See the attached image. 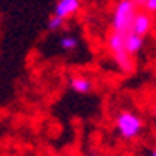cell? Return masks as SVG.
<instances>
[{
	"instance_id": "cell-7",
	"label": "cell",
	"mask_w": 156,
	"mask_h": 156,
	"mask_svg": "<svg viewBox=\"0 0 156 156\" xmlns=\"http://www.w3.org/2000/svg\"><path fill=\"white\" fill-rule=\"evenodd\" d=\"M70 87L76 93H79V94H86V93H89L93 89V83L87 77H84V76H74L70 79Z\"/></svg>"
},
{
	"instance_id": "cell-6",
	"label": "cell",
	"mask_w": 156,
	"mask_h": 156,
	"mask_svg": "<svg viewBox=\"0 0 156 156\" xmlns=\"http://www.w3.org/2000/svg\"><path fill=\"white\" fill-rule=\"evenodd\" d=\"M142 45H144V38L136 34V33H129L125 36V48L130 55H137L142 50Z\"/></svg>"
},
{
	"instance_id": "cell-12",
	"label": "cell",
	"mask_w": 156,
	"mask_h": 156,
	"mask_svg": "<svg viewBox=\"0 0 156 156\" xmlns=\"http://www.w3.org/2000/svg\"><path fill=\"white\" fill-rule=\"evenodd\" d=\"M149 156H156V147H154V149H151V153H149Z\"/></svg>"
},
{
	"instance_id": "cell-1",
	"label": "cell",
	"mask_w": 156,
	"mask_h": 156,
	"mask_svg": "<svg viewBox=\"0 0 156 156\" xmlns=\"http://www.w3.org/2000/svg\"><path fill=\"white\" fill-rule=\"evenodd\" d=\"M137 5L132 0H120L113 10V19H112V28L115 33H119L122 36H127L129 33H132V24Z\"/></svg>"
},
{
	"instance_id": "cell-4",
	"label": "cell",
	"mask_w": 156,
	"mask_h": 156,
	"mask_svg": "<svg viewBox=\"0 0 156 156\" xmlns=\"http://www.w3.org/2000/svg\"><path fill=\"white\" fill-rule=\"evenodd\" d=\"M79 7H81V0H58L57 5H55L53 16H57V17L65 21L67 17L76 14L79 10Z\"/></svg>"
},
{
	"instance_id": "cell-9",
	"label": "cell",
	"mask_w": 156,
	"mask_h": 156,
	"mask_svg": "<svg viewBox=\"0 0 156 156\" xmlns=\"http://www.w3.org/2000/svg\"><path fill=\"white\" fill-rule=\"evenodd\" d=\"M64 19L57 17V16H51L50 19H48V24H46V28H48V31H58L62 26H64Z\"/></svg>"
},
{
	"instance_id": "cell-5",
	"label": "cell",
	"mask_w": 156,
	"mask_h": 156,
	"mask_svg": "<svg viewBox=\"0 0 156 156\" xmlns=\"http://www.w3.org/2000/svg\"><path fill=\"white\" fill-rule=\"evenodd\" d=\"M149 31H151V17H149L146 12H137L136 17H134L132 33H136V34L144 38Z\"/></svg>"
},
{
	"instance_id": "cell-3",
	"label": "cell",
	"mask_w": 156,
	"mask_h": 156,
	"mask_svg": "<svg viewBox=\"0 0 156 156\" xmlns=\"http://www.w3.org/2000/svg\"><path fill=\"white\" fill-rule=\"evenodd\" d=\"M115 127H117V132L120 137L125 141H130L141 134L144 125H142V120L139 115L132 113V112H122L115 120Z\"/></svg>"
},
{
	"instance_id": "cell-2",
	"label": "cell",
	"mask_w": 156,
	"mask_h": 156,
	"mask_svg": "<svg viewBox=\"0 0 156 156\" xmlns=\"http://www.w3.org/2000/svg\"><path fill=\"white\" fill-rule=\"evenodd\" d=\"M106 43H108V50L113 55L115 62H117V65H119L120 69L124 70V72L132 70V57H130V53L125 48V36L112 31Z\"/></svg>"
},
{
	"instance_id": "cell-8",
	"label": "cell",
	"mask_w": 156,
	"mask_h": 156,
	"mask_svg": "<svg viewBox=\"0 0 156 156\" xmlns=\"http://www.w3.org/2000/svg\"><path fill=\"white\" fill-rule=\"evenodd\" d=\"M77 45H79L77 38L72 36V34H65V36L60 38V48H62L64 51H72V50H76V48H77Z\"/></svg>"
},
{
	"instance_id": "cell-10",
	"label": "cell",
	"mask_w": 156,
	"mask_h": 156,
	"mask_svg": "<svg viewBox=\"0 0 156 156\" xmlns=\"http://www.w3.org/2000/svg\"><path fill=\"white\" fill-rule=\"evenodd\" d=\"M144 9L149 10V12H156V0H146Z\"/></svg>"
},
{
	"instance_id": "cell-11",
	"label": "cell",
	"mask_w": 156,
	"mask_h": 156,
	"mask_svg": "<svg viewBox=\"0 0 156 156\" xmlns=\"http://www.w3.org/2000/svg\"><path fill=\"white\" fill-rule=\"evenodd\" d=\"M132 2L137 5V7H144V5H146V0H132Z\"/></svg>"
},
{
	"instance_id": "cell-13",
	"label": "cell",
	"mask_w": 156,
	"mask_h": 156,
	"mask_svg": "<svg viewBox=\"0 0 156 156\" xmlns=\"http://www.w3.org/2000/svg\"><path fill=\"white\" fill-rule=\"evenodd\" d=\"M154 117H156V108H154Z\"/></svg>"
}]
</instances>
